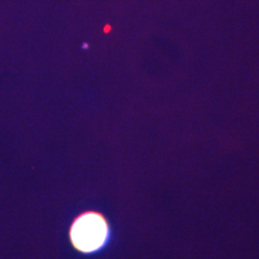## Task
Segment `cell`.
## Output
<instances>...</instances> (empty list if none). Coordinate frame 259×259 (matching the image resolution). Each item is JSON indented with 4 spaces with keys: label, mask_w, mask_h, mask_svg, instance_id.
I'll use <instances>...</instances> for the list:
<instances>
[{
    "label": "cell",
    "mask_w": 259,
    "mask_h": 259,
    "mask_svg": "<svg viewBox=\"0 0 259 259\" xmlns=\"http://www.w3.org/2000/svg\"><path fill=\"white\" fill-rule=\"evenodd\" d=\"M107 236V224L100 215L95 213L83 214L76 220L71 230L75 247L84 252L98 250L105 243Z\"/></svg>",
    "instance_id": "obj_1"
}]
</instances>
